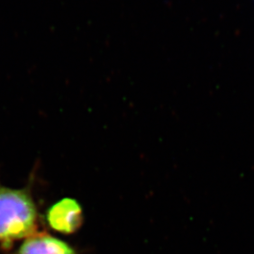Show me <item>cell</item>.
<instances>
[{"mask_svg": "<svg viewBox=\"0 0 254 254\" xmlns=\"http://www.w3.org/2000/svg\"><path fill=\"white\" fill-rule=\"evenodd\" d=\"M49 227L64 235L75 233L83 223V211L80 204L71 198L57 201L46 213Z\"/></svg>", "mask_w": 254, "mask_h": 254, "instance_id": "7a4b0ae2", "label": "cell"}, {"mask_svg": "<svg viewBox=\"0 0 254 254\" xmlns=\"http://www.w3.org/2000/svg\"><path fill=\"white\" fill-rule=\"evenodd\" d=\"M13 254H77L63 240L46 233H38L26 238Z\"/></svg>", "mask_w": 254, "mask_h": 254, "instance_id": "3957f363", "label": "cell"}, {"mask_svg": "<svg viewBox=\"0 0 254 254\" xmlns=\"http://www.w3.org/2000/svg\"><path fill=\"white\" fill-rule=\"evenodd\" d=\"M38 223L31 186L10 189L0 183V247L9 249L14 242L36 234Z\"/></svg>", "mask_w": 254, "mask_h": 254, "instance_id": "6da1fadb", "label": "cell"}]
</instances>
